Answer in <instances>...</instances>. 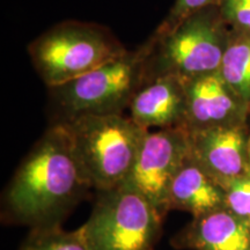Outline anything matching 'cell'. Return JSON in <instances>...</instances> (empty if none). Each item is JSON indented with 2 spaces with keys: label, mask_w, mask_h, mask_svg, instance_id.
I'll return each mask as SVG.
<instances>
[{
  "label": "cell",
  "mask_w": 250,
  "mask_h": 250,
  "mask_svg": "<svg viewBox=\"0 0 250 250\" xmlns=\"http://www.w3.org/2000/svg\"><path fill=\"white\" fill-rule=\"evenodd\" d=\"M20 250H90V248L81 228L67 232L51 224L36 227Z\"/></svg>",
  "instance_id": "14"
},
{
  "label": "cell",
  "mask_w": 250,
  "mask_h": 250,
  "mask_svg": "<svg viewBox=\"0 0 250 250\" xmlns=\"http://www.w3.org/2000/svg\"><path fill=\"white\" fill-rule=\"evenodd\" d=\"M221 0H176L171 7L169 14L156 30L166 31L173 29L181 21L203 8L219 6Z\"/></svg>",
  "instance_id": "17"
},
{
  "label": "cell",
  "mask_w": 250,
  "mask_h": 250,
  "mask_svg": "<svg viewBox=\"0 0 250 250\" xmlns=\"http://www.w3.org/2000/svg\"><path fill=\"white\" fill-rule=\"evenodd\" d=\"M173 243L192 250H250V225L223 208L193 217Z\"/></svg>",
  "instance_id": "11"
},
{
  "label": "cell",
  "mask_w": 250,
  "mask_h": 250,
  "mask_svg": "<svg viewBox=\"0 0 250 250\" xmlns=\"http://www.w3.org/2000/svg\"><path fill=\"white\" fill-rule=\"evenodd\" d=\"M187 95L184 80L174 76L153 78L130 103V117L143 129L183 127Z\"/></svg>",
  "instance_id": "10"
},
{
  "label": "cell",
  "mask_w": 250,
  "mask_h": 250,
  "mask_svg": "<svg viewBox=\"0 0 250 250\" xmlns=\"http://www.w3.org/2000/svg\"><path fill=\"white\" fill-rule=\"evenodd\" d=\"M229 37L219 6L189 15L170 30H156L147 42L149 80L161 76L189 80L218 72Z\"/></svg>",
  "instance_id": "3"
},
{
  "label": "cell",
  "mask_w": 250,
  "mask_h": 250,
  "mask_svg": "<svg viewBox=\"0 0 250 250\" xmlns=\"http://www.w3.org/2000/svg\"><path fill=\"white\" fill-rule=\"evenodd\" d=\"M189 152V133L184 129L148 131L136 165L124 184L145 196L164 218L170 210V184Z\"/></svg>",
  "instance_id": "7"
},
{
  "label": "cell",
  "mask_w": 250,
  "mask_h": 250,
  "mask_svg": "<svg viewBox=\"0 0 250 250\" xmlns=\"http://www.w3.org/2000/svg\"><path fill=\"white\" fill-rule=\"evenodd\" d=\"M225 208V190L188 154L169 189V208L190 212L193 217Z\"/></svg>",
  "instance_id": "12"
},
{
  "label": "cell",
  "mask_w": 250,
  "mask_h": 250,
  "mask_svg": "<svg viewBox=\"0 0 250 250\" xmlns=\"http://www.w3.org/2000/svg\"><path fill=\"white\" fill-rule=\"evenodd\" d=\"M248 155H249V164H250V130H249V137H248Z\"/></svg>",
  "instance_id": "18"
},
{
  "label": "cell",
  "mask_w": 250,
  "mask_h": 250,
  "mask_svg": "<svg viewBox=\"0 0 250 250\" xmlns=\"http://www.w3.org/2000/svg\"><path fill=\"white\" fill-rule=\"evenodd\" d=\"M219 9L230 30L250 34V0H221Z\"/></svg>",
  "instance_id": "16"
},
{
  "label": "cell",
  "mask_w": 250,
  "mask_h": 250,
  "mask_svg": "<svg viewBox=\"0 0 250 250\" xmlns=\"http://www.w3.org/2000/svg\"><path fill=\"white\" fill-rule=\"evenodd\" d=\"M219 74L250 104V34L230 30Z\"/></svg>",
  "instance_id": "13"
},
{
  "label": "cell",
  "mask_w": 250,
  "mask_h": 250,
  "mask_svg": "<svg viewBox=\"0 0 250 250\" xmlns=\"http://www.w3.org/2000/svg\"><path fill=\"white\" fill-rule=\"evenodd\" d=\"M162 219L145 196L123 184L101 191L80 228L90 250H153Z\"/></svg>",
  "instance_id": "6"
},
{
  "label": "cell",
  "mask_w": 250,
  "mask_h": 250,
  "mask_svg": "<svg viewBox=\"0 0 250 250\" xmlns=\"http://www.w3.org/2000/svg\"><path fill=\"white\" fill-rule=\"evenodd\" d=\"M90 186L62 125L49 129L26 156L7 192L9 210L23 223L51 225Z\"/></svg>",
  "instance_id": "1"
},
{
  "label": "cell",
  "mask_w": 250,
  "mask_h": 250,
  "mask_svg": "<svg viewBox=\"0 0 250 250\" xmlns=\"http://www.w3.org/2000/svg\"><path fill=\"white\" fill-rule=\"evenodd\" d=\"M28 52L41 79L55 88L121 57L127 50L105 28L67 21L33 41Z\"/></svg>",
  "instance_id": "4"
},
{
  "label": "cell",
  "mask_w": 250,
  "mask_h": 250,
  "mask_svg": "<svg viewBox=\"0 0 250 250\" xmlns=\"http://www.w3.org/2000/svg\"><path fill=\"white\" fill-rule=\"evenodd\" d=\"M225 208L250 225V171L225 188Z\"/></svg>",
  "instance_id": "15"
},
{
  "label": "cell",
  "mask_w": 250,
  "mask_h": 250,
  "mask_svg": "<svg viewBox=\"0 0 250 250\" xmlns=\"http://www.w3.org/2000/svg\"><path fill=\"white\" fill-rule=\"evenodd\" d=\"M188 133L190 154L224 190L250 171L247 124Z\"/></svg>",
  "instance_id": "9"
},
{
  "label": "cell",
  "mask_w": 250,
  "mask_h": 250,
  "mask_svg": "<svg viewBox=\"0 0 250 250\" xmlns=\"http://www.w3.org/2000/svg\"><path fill=\"white\" fill-rule=\"evenodd\" d=\"M148 56L146 43L136 51H127L85 76L50 88L64 118L123 115L137 92L149 81Z\"/></svg>",
  "instance_id": "5"
},
{
  "label": "cell",
  "mask_w": 250,
  "mask_h": 250,
  "mask_svg": "<svg viewBox=\"0 0 250 250\" xmlns=\"http://www.w3.org/2000/svg\"><path fill=\"white\" fill-rule=\"evenodd\" d=\"M59 123L87 182L100 192L126 182L148 132L123 115H83Z\"/></svg>",
  "instance_id": "2"
},
{
  "label": "cell",
  "mask_w": 250,
  "mask_h": 250,
  "mask_svg": "<svg viewBox=\"0 0 250 250\" xmlns=\"http://www.w3.org/2000/svg\"><path fill=\"white\" fill-rule=\"evenodd\" d=\"M187 132L247 124L250 104L234 92L219 72L184 80Z\"/></svg>",
  "instance_id": "8"
}]
</instances>
